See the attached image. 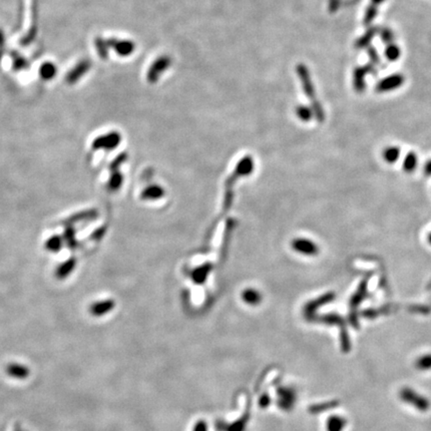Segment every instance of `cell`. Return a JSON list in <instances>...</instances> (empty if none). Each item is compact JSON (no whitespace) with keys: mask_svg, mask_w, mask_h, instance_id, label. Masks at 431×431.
Returning <instances> with one entry per match:
<instances>
[{"mask_svg":"<svg viewBox=\"0 0 431 431\" xmlns=\"http://www.w3.org/2000/svg\"><path fill=\"white\" fill-rule=\"evenodd\" d=\"M57 69L52 63H44V65L40 69V74L45 79H51L55 73Z\"/></svg>","mask_w":431,"mask_h":431,"instance_id":"7c38bea8","label":"cell"},{"mask_svg":"<svg viewBox=\"0 0 431 431\" xmlns=\"http://www.w3.org/2000/svg\"><path fill=\"white\" fill-rule=\"evenodd\" d=\"M8 373L15 377H20V378H24L27 375H28V369H26L25 367L22 366H18V365H14L9 367L8 369Z\"/></svg>","mask_w":431,"mask_h":431,"instance_id":"5bb4252c","label":"cell"},{"mask_svg":"<svg viewBox=\"0 0 431 431\" xmlns=\"http://www.w3.org/2000/svg\"><path fill=\"white\" fill-rule=\"evenodd\" d=\"M400 54H401L400 48L397 45H395L394 43L388 44L386 46L385 56H386V58L389 61H395V60H397L400 57Z\"/></svg>","mask_w":431,"mask_h":431,"instance_id":"8fae6325","label":"cell"},{"mask_svg":"<svg viewBox=\"0 0 431 431\" xmlns=\"http://www.w3.org/2000/svg\"><path fill=\"white\" fill-rule=\"evenodd\" d=\"M298 116L303 120V121H310V119L313 116V112L306 106H300L297 110Z\"/></svg>","mask_w":431,"mask_h":431,"instance_id":"2e32d148","label":"cell"},{"mask_svg":"<svg viewBox=\"0 0 431 431\" xmlns=\"http://www.w3.org/2000/svg\"><path fill=\"white\" fill-rule=\"evenodd\" d=\"M377 33V28H371L369 31H367L361 38H358L355 42V47L357 49H364L370 45L372 42V39Z\"/></svg>","mask_w":431,"mask_h":431,"instance_id":"52a82bcc","label":"cell"},{"mask_svg":"<svg viewBox=\"0 0 431 431\" xmlns=\"http://www.w3.org/2000/svg\"><path fill=\"white\" fill-rule=\"evenodd\" d=\"M343 425L344 424H342V420L340 418L335 417L329 421L328 429H329V431H339Z\"/></svg>","mask_w":431,"mask_h":431,"instance_id":"ac0fdd59","label":"cell"},{"mask_svg":"<svg viewBox=\"0 0 431 431\" xmlns=\"http://www.w3.org/2000/svg\"><path fill=\"white\" fill-rule=\"evenodd\" d=\"M382 156H383L385 162H387L389 164H393L398 160V158L400 156V149L398 147H395V146L387 147L384 149Z\"/></svg>","mask_w":431,"mask_h":431,"instance_id":"ba28073f","label":"cell"},{"mask_svg":"<svg viewBox=\"0 0 431 431\" xmlns=\"http://www.w3.org/2000/svg\"><path fill=\"white\" fill-rule=\"evenodd\" d=\"M404 83V77L401 74H393L380 80L377 86L376 91L378 93H385L399 88Z\"/></svg>","mask_w":431,"mask_h":431,"instance_id":"7a4b0ae2","label":"cell"},{"mask_svg":"<svg viewBox=\"0 0 431 431\" xmlns=\"http://www.w3.org/2000/svg\"><path fill=\"white\" fill-rule=\"evenodd\" d=\"M367 286H368V280L367 278L365 280H363V282L359 285L357 292L354 294V296L351 298L350 300V305L352 306H357L359 303H361L364 298L366 297L367 294Z\"/></svg>","mask_w":431,"mask_h":431,"instance_id":"30bf717a","label":"cell"},{"mask_svg":"<svg viewBox=\"0 0 431 431\" xmlns=\"http://www.w3.org/2000/svg\"><path fill=\"white\" fill-rule=\"evenodd\" d=\"M418 159L414 152H409L403 161V170L407 173H412L417 167Z\"/></svg>","mask_w":431,"mask_h":431,"instance_id":"9c48e42d","label":"cell"},{"mask_svg":"<svg viewBox=\"0 0 431 431\" xmlns=\"http://www.w3.org/2000/svg\"><path fill=\"white\" fill-rule=\"evenodd\" d=\"M383 1H384V0H372V3H374L376 5H378V4L382 3Z\"/></svg>","mask_w":431,"mask_h":431,"instance_id":"7402d4cb","label":"cell"},{"mask_svg":"<svg viewBox=\"0 0 431 431\" xmlns=\"http://www.w3.org/2000/svg\"><path fill=\"white\" fill-rule=\"evenodd\" d=\"M427 239H428V242H429V244L431 245V233H430V234L428 235V238H427Z\"/></svg>","mask_w":431,"mask_h":431,"instance_id":"603a6c76","label":"cell"},{"mask_svg":"<svg viewBox=\"0 0 431 431\" xmlns=\"http://www.w3.org/2000/svg\"><path fill=\"white\" fill-rule=\"evenodd\" d=\"M368 72L365 67H357L353 73V86L357 92H363L366 89V76Z\"/></svg>","mask_w":431,"mask_h":431,"instance_id":"5b68a950","label":"cell"},{"mask_svg":"<svg viewBox=\"0 0 431 431\" xmlns=\"http://www.w3.org/2000/svg\"><path fill=\"white\" fill-rule=\"evenodd\" d=\"M380 38H381L382 42H384L386 45H388V44L392 43L394 35H393V32L390 29L383 28L381 30V32H380Z\"/></svg>","mask_w":431,"mask_h":431,"instance_id":"e0dca14e","label":"cell"},{"mask_svg":"<svg viewBox=\"0 0 431 431\" xmlns=\"http://www.w3.org/2000/svg\"><path fill=\"white\" fill-rule=\"evenodd\" d=\"M293 247L296 251L309 255V256H315L319 253V249L317 245L307 239H298L293 243Z\"/></svg>","mask_w":431,"mask_h":431,"instance_id":"277c9868","label":"cell"},{"mask_svg":"<svg viewBox=\"0 0 431 431\" xmlns=\"http://www.w3.org/2000/svg\"><path fill=\"white\" fill-rule=\"evenodd\" d=\"M297 71H298V75H299L301 82H302V85H303L304 92L306 93L308 98L312 101L313 110L314 111L321 110L323 107H322L321 103L319 101H317V99H316L315 87H314L313 81L311 80V75H310V72H309L308 68L305 65L300 64L297 67Z\"/></svg>","mask_w":431,"mask_h":431,"instance_id":"6da1fadb","label":"cell"},{"mask_svg":"<svg viewBox=\"0 0 431 431\" xmlns=\"http://www.w3.org/2000/svg\"><path fill=\"white\" fill-rule=\"evenodd\" d=\"M340 6V0H329L328 8L330 12H335Z\"/></svg>","mask_w":431,"mask_h":431,"instance_id":"ffe728a7","label":"cell"},{"mask_svg":"<svg viewBox=\"0 0 431 431\" xmlns=\"http://www.w3.org/2000/svg\"><path fill=\"white\" fill-rule=\"evenodd\" d=\"M424 174L426 176H431V160H429L424 166Z\"/></svg>","mask_w":431,"mask_h":431,"instance_id":"44dd1931","label":"cell"},{"mask_svg":"<svg viewBox=\"0 0 431 431\" xmlns=\"http://www.w3.org/2000/svg\"><path fill=\"white\" fill-rule=\"evenodd\" d=\"M170 65H171V59H170V57L163 56V57L158 58L153 63V65L150 67V69L148 71V75H147L148 81L150 83H155L158 80L159 76L163 73V72L167 68L170 67Z\"/></svg>","mask_w":431,"mask_h":431,"instance_id":"3957f363","label":"cell"},{"mask_svg":"<svg viewBox=\"0 0 431 431\" xmlns=\"http://www.w3.org/2000/svg\"><path fill=\"white\" fill-rule=\"evenodd\" d=\"M114 49L119 55H129L134 51V44L130 41H114Z\"/></svg>","mask_w":431,"mask_h":431,"instance_id":"8992f818","label":"cell"},{"mask_svg":"<svg viewBox=\"0 0 431 431\" xmlns=\"http://www.w3.org/2000/svg\"><path fill=\"white\" fill-rule=\"evenodd\" d=\"M368 53H369L370 58H371V63H373L375 65H377L379 63V57H378L377 51L374 47H369L368 48Z\"/></svg>","mask_w":431,"mask_h":431,"instance_id":"d6986e66","label":"cell"},{"mask_svg":"<svg viewBox=\"0 0 431 431\" xmlns=\"http://www.w3.org/2000/svg\"><path fill=\"white\" fill-rule=\"evenodd\" d=\"M244 299H245V301L247 303L254 305V304H258L259 303V301L261 300V297H260V295L257 292L250 290V291H247L244 294Z\"/></svg>","mask_w":431,"mask_h":431,"instance_id":"9a60e30c","label":"cell"},{"mask_svg":"<svg viewBox=\"0 0 431 431\" xmlns=\"http://www.w3.org/2000/svg\"><path fill=\"white\" fill-rule=\"evenodd\" d=\"M377 12H378L377 5L372 3V4L368 7V9L366 10V14H365V18H364V22H365V24H366V25H370V24L375 20V18L377 17Z\"/></svg>","mask_w":431,"mask_h":431,"instance_id":"4fadbf2b","label":"cell"}]
</instances>
